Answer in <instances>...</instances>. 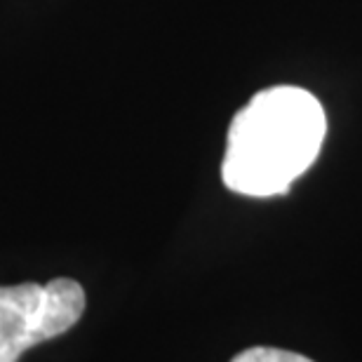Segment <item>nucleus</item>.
I'll return each mask as SVG.
<instances>
[{"instance_id": "3", "label": "nucleus", "mask_w": 362, "mask_h": 362, "mask_svg": "<svg viewBox=\"0 0 362 362\" xmlns=\"http://www.w3.org/2000/svg\"><path fill=\"white\" fill-rule=\"evenodd\" d=\"M230 362H313V360H308L306 356H299V353H292V351L255 346V349L238 353Z\"/></svg>"}, {"instance_id": "1", "label": "nucleus", "mask_w": 362, "mask_h": 362, "mask_svg": "<svg viewBox=\"0 0 362 362\" xmlns=\"http://www.w3.org/2000/svg\"><path fill=\"white\" fill-rule=\"evenodd\" d=\"M327 134V115L313 92L273 85L257 92L226 134L221 179L233 193L271 198L317 160Z\"/></svg>"}, {"instance_id": "2", "label": "nucleus", "mask_w": 362, "mask_h": 362, "mask_svg": "<svg viewBox=\"0 0 362 362\" xmlns=\"http://www.w3.org/2000/svg\"><path fill=\"white\" fill-rule=\"evenodd\" d=\"M83 310V287L69 278L0 287V362H17L31 346L76 327Z\"/></svg>"}]
</instances>
